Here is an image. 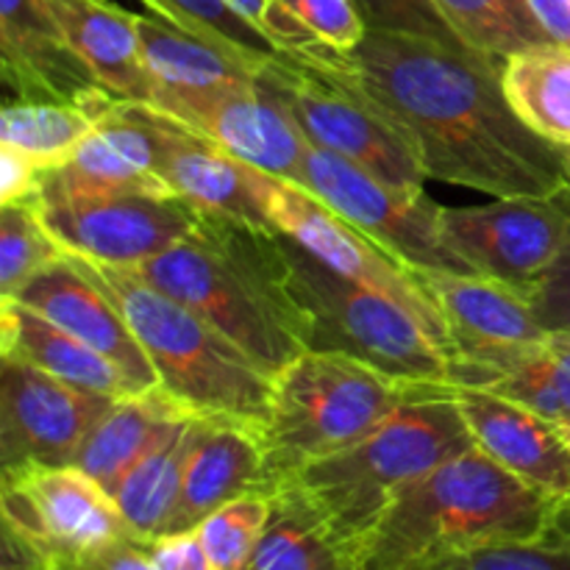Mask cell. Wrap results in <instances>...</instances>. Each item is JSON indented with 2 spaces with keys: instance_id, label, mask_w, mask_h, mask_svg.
Segmentation results:
<instances>
[{
  "instance_id": "obj_40",
  "label": "cell",
  "mask_w": 570,
  "mask_h": 570,
  "mask_svg": "<svg viewBox=\"0 0 570 570\" xmlns=\"http://www.w3.org/2000/svg\"><path fill=\"white\" fill-rule=\"evenodd\" d=\"M148 554L159 570H215L195 529L150 540Z\"/></svg>"
},
{
  "instance_id": "obj_9",
  "label": "cell",
  "mask_w": 570,
  "mask_h": 570,
  "mask_svg": "<svg viewBox=\"0 0 570 570\" xmlns=\"http://www.w3.org/2000/svg\"><path fill=\"white\" fill-rule=\"evenodd\" d=\"M293 184L309 189L412 271L476 273L445 243L443 206L429 198L426 189H399L321 148H309L304 170Z\"/></svg>"
},
{
  "instance_id": "obj_36",
  "label": "cell",
  "mask_w": 570,
  "mask_h": 570,
  "mask_svg": "<svg viewBox=\"0 0 570 570\" xmlns=\"http://www.w3.org/2000/svg\"><path fill=\"white\" fill-rule=\"evenodd\" d=\"M356 3L365 17L367 31L410 33V37H423L449 45V48L468 50L443 20V14L434 9L432 0H356Z\"/></svg>"
},
{
  "instance_id": "obj_25",
  "label": "cell",
  "mask_w": 570,
  "mask_h": 570,
  "mask_svg": "<svg viewBox=\"0 0 570 570\" xmlns=\"http://www.w3.org/2000/svg\"><path fill=\"white\" fill-rule=\"evenodd\" d=\"M70 48L111 95L154 104V81L142 59L137 14L109 0H48Z\"/></svg>"
},
{
  "instance_id": "obj_17",
  "label": "cell",
  "mask_w": 570,
  "mask_h": 570,
  "mask_svg": "<svg viewBox=\"0 0 570 570\" xmlns=\"http://www.w3.org/2000/svg\"><path fill=\"white\" fill-rule=\"evenodd\" d=\"M165 115L209 137L245 165L287 181H298L312 148L262 76L254 87L184 100L165 109Z\"/></svg>"
},
{
  "instance_id": "obj_14",
  "label": "cell",
  "mask_w": 570,
  "mask_h": 570,
  "mask_svg": "<svg viewBox=\"0 0 570 570\" xmlns=\"http://www.w3.org/2000/svg\"><path fill=\"white\" fill-rule=\"evenodd\" d=\"M109 395L67 384L20 360H0V462L72 465L83 440L111 406Z\"/></svg>"
},
{
  "instance_id": "obj_1",
  "label": "cell",
  "mask_w": 570,
  "mask_h": 570,
  "mask_svg": "<svg viewBox=\"0 0 570 570\" xmlns=\"http://www.w3.org/2000/svg\"><path fill=\"white\" fill-rule=\"evenodd\" d=\"M293 53L371 100L432 181L495 198L551 195L570 184L560 145L518 117L504 67L484 56L390 31H367L354 50L317 42Z\"/></svg>"
},
{
  "instance_id": "obj_15",
  "label": "cell",
  "mask_w": 570,
  "mask_h": 570,
  "mask_svg": "<svg viewBox=\"0 0 570 570\" xmlns=\"http://www.w3.org/2000/svg\"><path fill=\"white\" fill-rule=\"evenodd\" d=\"M0 70L17 100L83 106L98 120L122 100L70 48L48 0H0Z\"/></svg>"
},
{
  "instance_id": "obj_37",
  "label": "cell",
  "mask_w": 570,
  "mask_h": 570,
  "mask_svg": "<svg viewBox=\"0 0 570 570\" xmlns=\"http://www.w3.org/2000/svg\"><path fill=\"white\" fill-rule=\"evenodd\" d=\"M321 45L354 50L365 39L367 22L356 0H282Z\"/></svg>"
},
{
  "instance_id": "obj_49",
  "label": "cell",
  "mask_w": 570,
  "mask_h": 570,
  "mask_svg": "<svg viewBox=\"0 0 570 570\" xmlns=\"http://www.w3.org/2000/svg\"><path fill=\"white\" fill-rule=\"evenodd\" d=\"M360 570H362V568H360ZM443 570H445V568H443Z\"/></svg>"
},
{
  "instance_id": "obj_2",
  "label": "cell",
  "mask_w": 570,
  "mask_h": 570,
  "mask_svg": "<svg viewBox=\"0 0 570 570\" xmlns=\"http://www.w3.org/2000/svg\"><path fill=\"white\" fill-rule=\"evenodd\" d=\"M134 271L198 312L271 376L309 351V317L293 289L282 232L200 212L187 237Z\"/></svg>"
},
{
  "instance_id": "obj_35",
  "label": "cell",
  "mask_w": 570,
  "mask_h": 570,
  "mask_svg": "<svg viewBox=\"0 0 570 570\" xmlns=\"http://www.w3.org/2000/svg\"><path fill=\"white\" fill-rule=\"evenodd\" d=\"M273 499L248 493L212 512L195 529L215 570H243L271 521Z\"/></svg>"
},
{
  "instance_id": "obj_23",
  "label": "cell",
  "mask_w": 570,
  "mask_h": 570,
  "mask_svg": "<svg viewBox=\"0 0 570 570\" xmlns=\"http://www.w3.org/2000/svg\"><path fill=\"white\" fill-rule=\"evenodd\" d=\"M451 328V354L465 345H523L543 340L527 287L484 273L417 271Z\"/></svg>"
},
{
  "instance_id": "obj_16",
  "label": "cell",
  "mask_w": 570,
  "mask_h": 570,
  "mask_svg": "<svg viewBox=\"0 0 570 570\" xmlns=\"http://www.w3.org/2000/svg\"><path fill=\"white\" fill-rule=\"evenodd\" d=\"M142 106L156 137V173L173 195L204 215L278 232L265 206L267 173L226 154L209 137L173 120L165 111Z\"/></svg>"
},
{
  "instance_id": "obj_7",
  "label": "cell",
  "mask_w": 570,
  "mask_h": 570,
  "mask_svg": "<svg viewBox=\"0 0 570 570\" xmlns=\"http://www.w3.org/2000/svg\"><path fill=\"white\" fill-rule=\"evenodd\" d=\"M284 248L309 317V351L345 354L404 382L449 384V356L404 306L332 271L287 234Z\"/></svg>"
},
{
  "instance_id": "obj_21",
  "label": "cell",
  "mask_w": 570,
  "mask_h": 570,
  "mask_svg": "<svg viewBox=\"0 0 570 570\" xmlns=\"http://www.w3.org/2000/svg\"><path fill=\"white\" fill-rule=\"evenodd\" d=\"M100 189L173 195L156 173V137L142 104L120 100L111 106L83 137L76 154L65 165L42 170L37 184V193H100Z\"/></svg>"
},
{
  "instance_id": "obj_12",
  "label": "cell",
  "mask_w": 570,
  "mask_h": 570,
  "mask_svg": "<svg viewBox=\"0 0 570 570\" xmlns=\"http://www.w3.org/2000/svg\"><path fill=\"white\" fill-rule=\"evenodd\" d=\"M443 237L484 276L532 287L570 245V184L551 195L443 206Z\"/></svg>"
},
{
  "instance_id": "obj_31",
  "label": "cell",
  "mask_w": 570,
  "mask_h": 570,
  "mask_svg": "<svg viewBox=\"0 0 570 570\" xmlns=\"http://www.w3.org/2000/svg\"><path fill=\"white\" fill-rule=\"evenodd\" d=\"M432 3L468 50L501 67L515 53L551 42L529 0H432Z\"/></svg>"
},
{
  "instance_id": "obj_27",
  "label": "cell",
  "mask_w": 570,
  "mask_h": 570,
  "mask_svg": "<svg viewBox=\"0 0 570 570\" xmlns=\"http://www.w3.org/2000/svg\"><path fill=\"white\" fill-rule=\"evenodd\" d=\"M198 423L200 415L193 412L176 417L111 493L128 532L142 543L161 538L170 529Z\"/></svg>"
},
{
  "instance_id": "obj_42",
  "label": "cell",
  "mask_w": 570,
  "mask_h": 570,
  "mask_svg": "<svg viewBox=\"0 0 570 570\" xmlns=\"http://www.w3.org/2000/svg\"><path fill=\"white\" fill-rule=\"evenodd\" d=\"M42 170L37 161L28 159L20 150L0 145V206L28 204L37 193V184Z\"/></svg>"
},
{
  "instance_id": "obj_24",
  "label": "cell",
  "mask_w": 570,
  "mask_h": 570,
  "mask_svg": "<svg viewBox=\"0 0 570 570\" xmlns=\"http://www.w3.org/2000/svg\"><path fill=\"white\" fill-rule=\"evenodd\" d=\"M137 28L145 67L154 81V104L150 106L159 111L184 104V100L226 92V89L254 87L265 67L245 59L237 50L195 37L156 14H137Z\"/></svg>"
},
{
  "instance_id": "obj_28",
  "label": "cell",
  "mask_w": 570,
  "mask_h": 570,
  "mask_svg": "<svg viewBox=\"0 0 570 570\" xmlns=\"http://www.w3.org/2000/svg\"><path fill=\"white\" fill-rule=\"evenodd\" d=\"M181 415H187V410L161 387L115 399L87 434L72 465L111 495L134 462Z\"/></svg>"
},
{
  "instance_id": "obj_26",
  "label": "cell",
  "mask_w": 570,
  "mask_h": 570,
  "mask_svg": "<svg viewBox=\"0 0 570 570\" xmlns=\"http://www.w3.org/2000/svg\"><path fill=\"white\" fill-rule=\"evenodd\" d=\"M0 360H20L89 393L126 399L145 393L87 343L14 298H0Z\"/></svg>"
},
{
  "instance_id": "obj_8",
  "label": "cell",
  "mask_w": 570,
  "mask_h": 570,
  "mask_svg": "<svg viewBox=\"0 0 570 570\" xmlns=\"http://www.w3.org/2000/svg\"><path fill=\"white\" fill-rule=\"evenodd\" d=\"M259 76L312 148L343 156L399 189H426L429 178L404 134L348 83L326 76L293 50H278Z\"/></svg>"
},
{
  "instance_id": "obj_20",
  "label": "cell",
  "mask_w": 570,
  "mask_h": 570,
  "mask_svg": "<svg viewBox=\"0 0 570 570\" xmlns=\"http://www.w3.org/2000/svg\"><path fill=\"white\" fill-rule=\"evenodd\" d=\"M473 445L529 488L570 495V449L560 426L484 390L454 387Z\"/></svg>"
},
{
  "instance_id": "obj_33",
  "label": "cell",
  "mask_w": 570,
  "mask_h": 570,
  "mask_svg": "<svg viewBox=\"0 0 570 570\" xmlns=\"http://www.w3.org/2000/svg\"><path fill=\"white\" fill-rule=\"evenodd\" d=\"M156 17L204 37L220 48L237 50L256 65H267L278 56V45L262 28L245 20L226 0H142Z\"/></svg>"
},
{
  "instance_id": "obj_6",
  "label": "cell",
  "mask_w": 570,
  "mask_h": 570,
  "mask_svg": "<svg viewBox=\"0 0 570 570\" xmlns=\"http://www.w3.org/2000/svg\"><path fill=\"white\" fill-rule=\"evenodd\" d=\"M376 367L332 351H304L273 376L267 417L259 426L265 493L282 488L309 462L351 449L376 432L412 390Z\"/></svg>"
},
{
  "instance_id": "obj_10",
  "label": "cell",
  "mask_w": 570,
  "mask_h": 570,
  "mask_svg": "<svg viewBox=\"0 0 570 570\" xmlns=\"http://www.w3.org/2000/svg\"><path fill=\"white\" fill-rule=\"evenodd\" d=\"M39 212L70 256L117 267H139L184 239L200 212L178 195L134 193H37Z\"/></svg>"
},
{
  "instance_id": "obj_44",
  "label": "cell",
  "mask_w": 570,
  "mask_h": 570,
  "mask_svg": "<svg viewBox=\"0 0 570 570\" xmlns=\"http://www.w3.org/2000/svg\"><path fill=\"white\" fill-rule=\"evenodd\" d=\"M529 6L551 37V42L570 50V0H529Z\"/></svg>"
},
{
  "instance_id": "obj_45",
  "label": "cell",
  "mask_w": 570,
  "mask_h": 570,
  "mask_svg": "<svg viewBox=\"0 0 570 570\" xmlns=\"http://www.w3.org/2000/svg\"><path fill=\"white\" fill-rule=\"evenodd\" d=\"M549 543H557V546H568L570 549V495L568 499H560L554 507V515H551V523H549V532H546V538Z\"/></svg>"
},
{
  "instance_id": "obj_38",
  "label": "cell",
  "mask_w": 570,
  "mask_h": 570,
  "mask_svg": "<svg viewBox=\"0 0 570 570\" xmlns=\"http://www.w3.org/2000/svg\"><path fill=\"white\" fill-rule=\"evenodd\" d=\"M445 570H570V549L549 540L490 546L451 562Z\"/></svg>"
},
{
  "instance_id": "obj_34",
  "label": "cell",
  "mask_w": 570,
  "mask_h": 570,
  "mask_svg": "<svg viewBox=\"0 0 570 570\" xmlns=\"http://www.w3.org/2000/svg\"><path fill=\"white\" fill-rule=\"evenodd\" d=\"M65 256L67 250L31 204L0 206V298H11L39 271Z\"/></svg>"
},
{
  "instance_id": "obj_11",
  "label": "cell",
  "mask_w": 570,
  "mask_h": 570,
  "mask_svg": "<svg viewBox=\"0 0 570 570\" xmlns=\"http://www.w3.org/2000/svg\"><path fill=\"white\" fill-rule=\"evenodd\" d=\"M265 206L278 232L293 237L301 248L309 250L332 271L343 273L365 287H373L376 293L404 306L421 323L423 332L434 340V345L445 356H451V328L417 278V271L395 259L390 250H384L367 234H362L345 217L317 200L309 189L298 187L287 178H276L267 173Z\"/></svg>"
},
{
  "instance_id": "obj_29",
  "label": "cell",
  "mask_w": 570,
  "mask_h": 570,
  "mask_svg": "<svg viewBox=\"0 0 570 570\" xmlns=\"http://www.w3.org/2000/svg\"><path fill=\"white\" fill-rule=\"evenodd\" d=\"M265 534L243 570H360L354 549L334 538L289 490L271 495Z\"/></svg>"
},
{
  "instance_id": "obj_46",
  "label": "cell",
  "mask_w": 570,
  "mask_h": 570,
  "mask_svg": "<svg viewBox=\"0 0 570 570\" xmlns=\"http://www.w3.org/2000/svg\"><path fill=\"white\" fill-rule=\"evenodd\" d=\"M226 3L232 6L234 11H239L245 20H250L256 28H262V31H265L267 14H271V9L276 0H226Z\"/></svg>"
},
{
  "instance_id": "obj_47",
  "label": "cell",
  "mask_w": 570,
  "mask_h": 570,
  "mask_svg": "<svg viewBox=\"0 0 570 570\" xmlns=\"http://www.w3.org/2000/svg\"><path fill=\"white\" fill-rule=\"evenodd\" d=\"M560 432H562V438H566V443H568V449H570V426H560Z\"/></svg>"
},
{
  "instance_id": "obj_19",
  "label": "cell",
  "mask_w": 570,
  "mask_h": 570,
  "mask_svg": "<svg viewBox=\"0 0 570 570\" xmlns=\"http://www.w3.org/2000/svg\"><path fill=\"white\" fill-rule=\"evenodd\" d=\"M451 387L484 390L570 426V334L549 332L538 343L465 345L449 356Z\"/></svg>"
},
{
  "instance_id": "obj_3",
  "label": "cell",
  "mask_w": 570,
  "mask_h": 570,
  "mask_svg": "<svg viewBox=\"0 0 570 570\" xmlns=\"http://www.w3.org/2000/svg\"><path fill=\"white\" fill-rule=\"evenodd\" d=\"M557 501L473 445L387 507L362 549L360 568L443 570L490 546L543 540Z\"/></svg>"
},
{
  "instance_id": "obj_18",
  "label": "cell",
  "mask_w": 570,
  "mask_h": 570,
  "mask_svg": "<svg viewBox=\"0 0 570 570\" xmlns=\"http://www.w3.org/2000/svg\"><path fill=\"white\" fill-rule=\"evenodd\" d=\"M11 298L31 306L50 323L104 354L142 390L159 387L154 365L122 312L70 256L39 271Z\"/></svg>"
},
{
  "instance_id": "obj_4",
  "label": "cell",
  "mask_w": 570,
  "mask_h": 570,
  "mask_svg": "<svg viewBox=\"0 0 570 570\" xmlns=\"http://www.w3.org/2000/svg\"><path fill=\"white\" fill-rule=\"evenodd\" d=\"M468 449H473V438L454 387L423 382L376 432L351 449L309 462L276 490L298 495L362 562V549L387 507L410 484Z\"/></svg>"
},
{
  "instance_id": "obj_48",
  "label": "cell",
  "mask_w": 570,
  "mask_h": 570,
  "mask_svg": "<svg viewBox=\"0 0 570 570\" xmlns=\"http://www.w3.org/2000/svg\"><path fill=\"white\" fill-rule=\"evenodd\" d=\"M562 148V154H566V159H568V167H570V142L568 145H560Z\"/></svg>"
},
{
  "instance_id": "obj_39",
  "label": "cell",
  "mask_w": 570,
  "mask_h": 570,
  "mask_svg": "<svg viewBox=\"0 0 570 570\" xmlns=\"http://www.w3.org/2000/svg\"><path fill=\"white\" fill-rule=\"evenodd\" d=\"M529 295L546 332L570 334V245L529 287Z\"/></svg>"
},
{
  "instance_id": "obj_13",
  "label": "cell",
  "mask_w": 570,
  "mask_h": 570,
  "mask_svg": "<svg viewBox=\"0 0 570 570\" xmlns=\"http://www.w3.org/2000/svg\"><path fill=\"white\" fill-rule=\"evenodd\" d=\"M3 527L56 562L134 538L115 499L76 465L3 471Z\"/></svg>"
},
{
  "instance_id": "obj_22",
  "label": "cell",
  "mask_w": 570,
  "mask_h": 570,
  "mask_svg": "<svg viewBox=\"0 0 570 570\" xmlns=\"http://www.w3.org/2000/svg\"><path fill=\"white\" fill-rule=\"evenodd\" d=\"M248 493H265L259 429L234 417H200L167 534L193 532L212 512Z\"/></svg>"
},
{
  "instance_id": "obj_30",
  "label": "cell",
  "mask_w": 570,
  "mask_h": 570,
  "mask_svg": "<svg viewBox=\"0 0 570 570\" xmlns=\"http://www.w3.org/2000/svg\"><path fill=\"white\" fill-rule=\"evenodd\" d=\"M507 100L529 128L557 145L570 142V50L549 42L504 61Z\"/></svg>"
},
{
  "instance_id": "obj_5",
  "label": "cell",
  "mask_w": 570,
  "mask_h": 570,
  "mask_svg": "<svg viewBox=\"0 0 570 570\" xmlns=\"http://www.w3.org/2000/svg\"><path fill=\"white\" fill-rule=\"evenodd\" d=\"M70 259L122 312L154 365L159 387L178 406L200 417H234L262 426L273 376L226 334L165 289L154 287L134 267L104 265L81 256Z\"/></svg>"
},
{
  "instance_id": "obj_41",
  "label": "cell",
  "mask_w": 570,
  "mask_h": 570,
  "mask_svg": "<svg viewBox=\"0 0 570 570\" xmlns=\"http://www.w3.org/2000/svg\"><path fill=\"white\" fill-rule=\"evenodd\" d=\"M65 570H159L148 554V543L137 538H122L95 549L89 554L65 562Z\"/></svg>"
},
{
  "instance_id": "obj_43",
  "label": "cell",
  "mask_w": 570,
  "mask_h": 570,
  "mask_svg": "<svg viewBox=\"0 0 570 570\" xmlns=\"http://www.w3.org/2000/svg\"><path fill=\"white\" fill-rule=\"evenodd\" d=\"M0 570H65V566L50 560L39 549L3 527L0 532Z\"/></svg>"
},
{
  "instance_id": "obj_32",
  "label": "cell",
  "mask_w": 570,
  "mask_h": 570,
  "mask_svg": "<svg viewBox=\"0 0 570 570\" xmlns=\"http://www.w3.org/2000/svg\"><path fill=\"white\" fill-rule=\"evenodd\" d=\"M98 117L83 106L50 100H9L0 115V145L20 150L39 170L59 167L76 154Z\"/></svg>"
}]
</instances>
